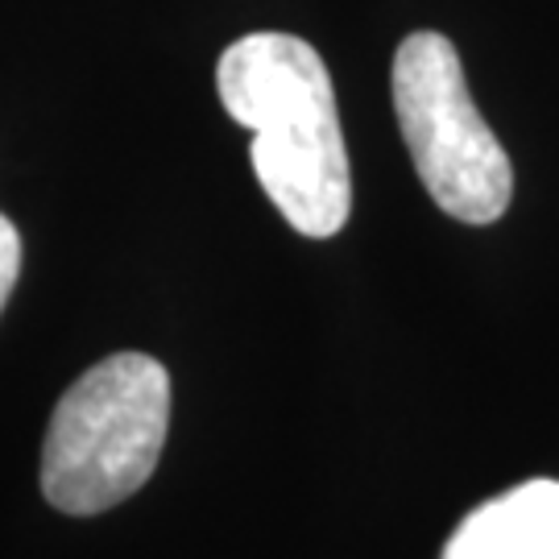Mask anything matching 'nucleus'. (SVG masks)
<instances>
[{
    "mask_svg": "<svg viewBox=\"0 0 559 559\" xmlns=\"http://www.w3.org/2000/svg\"><path fill=\"white\" fill-rule=\"evenodd\" d=\"M170 427V373L145 353L92 365L59 399L41 443V493L62 514H104L154 477Z\"/></svg>",
    "mask_w": 559,
    "mask_h": 559,
    "instance_id": "2",
    "label": "nucleus"
},
{
    "mask_svg": "<svg viewBox=\"0 0 559 559\" xmlns=\"http://www.w3.org/2000/svg\"><path fill=\"white\" fill-rule=\"evenodd\" d=\"M21 278V233L9 216H0V311Z\"/></svg>",
    "mask_w": 559,
    "mask_h": 559,
    "instance_id": "5",
    "label": "nucleus"
},
{
    "mask_svg": "<svg viewBox=\"0 0 559 559\" xmlns=\"http://www.w3.org/2000/svg\"><path fill=\"white\" fill-rule=\"evenodd\" d=\"M440 559H559V480H526L477 506Z\"/></svg>",
    "mask_w": 559,
    "mask_h": 559,
    "instance_id": "4",
    "label": "nucleus"
},
{
    "mask_svg": "<svg viewBox=\"0 0 559 559\" xmlns=\"http://www.w3.org/2000/svg\"><path fill=\"white\" fill-rule=\"evenodd\" d=\"M390 92L427 195L460 224L501 221L514 195V166L468 96L456 46L436 29L402 38Z\"/></svg>",
    "mask_w": 559,
    "mask_h": 559,
    "instance_id": "3",
    "label": "nucleus"
},
{
    "mask_svg": "<svg viewBox=\"0 0 559 559\" xmlns=\"http://www.w3.org/2000/svg\"><path fill=\"white\" fill-rule=\"evenodd\" d=\"M216 87L228 117L253 133V175L286 224L302 237H336L353 212V170L316 46L274 29L245 34L221 55Z\"/></svg>",
    "mask_w": 559,
    "mask_h": 559,
    "instance_id": "1",
    "label": "nucleus"
}]
</instances>
